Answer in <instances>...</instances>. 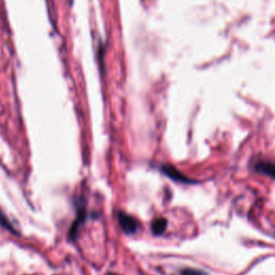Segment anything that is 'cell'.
Masks as SVG:
<instances>
[{
  "instance_id": "7a4b0ae2",
  "label": "cell",
  "mask_w": 275,
  "mask_h": 275,
  "mask_svg": "<svg viewBox=\"0 0 275 275\" xmlns=\"http://www.w3.org/2000/svg\"><path fill=\"white\" fill-rule=\"evenodd\" d=\"M161 171L165 173L168 178L172 179L173 181H177V182H182V183H190L191 182L188 178H186L183 173H181L177 168L171 165H162Z\"/></svg>"
},
{
  "instance_id": "6da1fadb",
  "label": "cell",
  "mask_w": 275,
  "mask_h": 275,
  "mask_svg": "<svg viewBox=\"0 0 275 275\" xmlns=\"http://www.w3.org/2000/svg\"><path fill=\"white\" fill-rule=\"evenodd\" d=\"M118 218L122 231H124L126 235L131 236L134 235V233H137L140 225H139V221L134 218L133 216L122 212V211H119Z\"/></svg>"
},
{
  "instance_id": "3957f363",
  "label": "cell",
  "mask_w": 275,
  "mask_h": 275,
  "mask_svg": "<svg viewBox=\"0 0 275 275\" xmlns=\"http://www.w3.org/2000/svg\"><path fill=\"white\" fill-rule=\"evenodd\" d=\"M254 169L257 172L266 174L275 180V161L258 160L255 163Z\"/></svg>"
},
{
  "instance_id": "277c9868",
  "label": "cell",
  "mask_w": 275,
  "mask_h": 275,
  "mask_svg": "<svg viewBox=\"0 0 275 275\" xmlns=\"http://www.w3.org/2000/svg\"><path fill=\"white\" fill-rule=\"evenodd\" d=\"M86 219V211L84 208H80L78 211V215L77 218L72 223L71 227H70V231H69V238L71 240H75L78 236V231L80 229V227L83 225V223Z\"/></svg>"
},
{
  "instance_id": "8992f818",
  "label": "cell",
  "mask_w": 275,
  "mask_h": 275,
  "mask_svg": "<svg viewBox=\"0 0 275 275\" xmlns=\"http://www.w3.org/2000/svg\"><path fill=\"white\" fill-rule=\"evenodd\" d=\"M0 225L1 226H3L4 228H7V229H9L11 232H15V230H14V228L12 227V225H11L9 221H8V219L4 217V215L3 214H1L0 213Z\"/></svg>"
},
{
  "instance_id": "52a82bcc",
  "label": "cell",
  "mask_w": 275,
  "mask_h": 275,
  "mask_svg": "<svg viewBox=\"0 0 275 275\" xmlns=\"http://www.w3.org/2000/svg\"><path fill=\"white\" fill-rule=\"evenodd\" d=\"M182 275H204L203 273H201L200 271L197 270H190V269H186L182 272Z\"/></svg>"
},
{
  "instance_id": "5b68a950",
  "label": "cell",
  "mask_w": 275,
  "mask_h": 275,
  "mask_svg": "<svg viewBox=\"0 0 275 275\" xmlns=\"http://www.w3.org/2000/svg\"><path fill=\"white\" fill-rule=\"evenodd\" d=\"M167 225H168V221L166 218H163V217L156 218L153 220V223H152V226H151L152 232H153V235H155V236H161L162 233L166 231Z\"/></svg>"
},
{
  "instance_id": "ba28073f",
  "label": "cell",
  "mask_w": 275,
  "mask_h": 275,
  "mask_svg": "<svg viewBox=\"0 0 275 275\" xmlns=\"http://www.w3.org/2000/svg\"><path fill=\"white\" fill-rule=\"evenodd\" d=\"M108 275H118V274H114V273H109Z\"/></svg>"
}]
</instances>
